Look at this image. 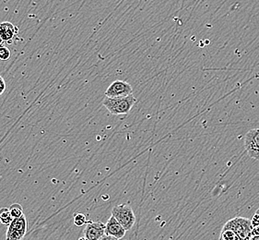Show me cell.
<instances>
[{
    "instance_id": "1",
    "label": "cell",
    "mask_w": 259,
    "mask_h": 240,
    "mask_svg": "<svg viewBox=\"0 0 259 240\" xmlns=\"http://www.w3.org/2000/svg\"><path fill=\"white\" fill-rule=\"evenodd\" d=\"M136 102V97L130 94L126 97H106L102 101V105L113 115L120 116L130 112Z\"/></svg>"
},
{
    "instance_id": "2",
    "label": "cell",
    "mask_w": 259,
    "mask_h": 240,
    "mask_svg": "<svg viewBox=\"0 0 259 240\" xmlns=\"http://www.w3.org/2000/svg\"><path fill=\"white\" fill-rule=\"evenodd\" d=\"M112 215L128 231L131 229L136 223V215L132 208L127 204H120L112 210Z\"/></svg>"
},
{
    "instance_id": "3",
    "label": "cell",
    "mask_w": 259,
    "mask_h": 240,
    "mask_svg": "<svg viewBox=\"0 0 259 240\" xmlns=\"http://www.w3.org/2000/svg\"><path fill=\"white\" fill-rule=\"evenodd\" d=\"M28 230V221L23 214L20 218L13 219L6 233V240H22Z\"/></svg>"
},
{
    "instance_id": "4",
    "label": "cell",
    "mask_w": 259,
    "mask_h": 240,
    "mask_svg": "<svg viewBox=\"0 0 259 240\" xmlns=\"http://www.w3.org/2000/svg\"><path fill=\"white\" fill-rule=\"evenodd\" d=\"M226 226L235 231L243 240H249L252 235L253 225L251 220L244 217H235L225 224Z\"/></svg>"
},
{
    "instance_id": "5",
    "label": "cell",
    "mask_w": 259,
    "mask_h": 240,
    "mask_svg": "<svg viewBox=\"0 0 259 240\" xmlns=\"http://www.w3.org/2000/svg\"><path fill=\"white\" fill-rule=\"evenodd\" d=\"M244 148L251 158L259 160V128L251 129L246 133Z\"/></svg>"
},
{
    "instance_id": "6",
    "label": "cell",
    "mask_w": 259,
    "mask_h": 240,
    "mask_svg": "<svg viewBox=\"0 0 259 240\" xmlns=\"http://www.w3.org/2000/svg\"><path fill=\"white\" fill-rule=\"evenodd\" d=\"M133 94L132 86L125 80H115L111 85L107 88L106 97H126Z\"/></svg>"
},
{
    "instance_id": "7",
    "label": "cell",
    "mask_w": 259,
    "mask_h": 240,
    "mask_svg": "<svg viewBox=\"0 0 259 240\" xmlns=\"http://www.w3.org/2000/svg\"><path fill=\"white\" fill-rule=\"evenodd\" d=\"M84 229V236L89 240H99L106 235V224L101 222H92L87 223Z\"/></svg>"
},
{
    "instance_id": "8",
    "label": "cell",
    "mask_w": 259,
    "mask_h": 240,
    "mask_svg": "<svg viewBox=\"0 0 259 240\" xmlns=\"http://www.w3.org/2000/svg\"><path fill=\"white\" fill-rule=\"evenodd\" d=\"M19 29L16 25L10 22H0V36L4 40L5 43H14L18 36Z\"/></svg>"
},
{
    "instance_id": "9",
    "label": "cell",
    "mask_w": 259,
    "mask_h": 240,
    "mask_svg": "<svg viewBox=\"0 0 259 240\" xmlns=\"http://www.w3.org/2000/svg\"><path fill=\"white\" fill-rule=\"evenodd\" d=\"M126 232L127 230L113 215L108 219L106 224V235H112L117 239H121L126 235Z\"/></svg>"
},
{
    "instance_id": "10",
    "label": "cell",
    "mask_w": 259,
    "mask_h": 240,
    "mask_svg": "<svg viewBox=\"0 0 259 240\" xmlns=\"http://www.w3.org/2000/svg\"><path fill=\"white\" fill-rule=\"evenodd\" d=\"M220 240H243L238 234L233 231L232 228L228 227L226 225L223 226L222 232H221V235H220Z\"/></svg>"
},
{
    "instance_id": "11",
    "label": "cell",
    "mask_w": 259,
    "mask_h": 240,
    "mask_svg": "<svg viewBox=\"0 0 259 240\" xmlns=\"http://www.w3.org/2000/svg\"><path fill=\"white\" fill-rule=\"evenodd\" d=\"M13 221V217L11 214L10 208L0 209V223L5 225H10L11 222Z\"/></svg>"
},
{
    "instance_id": "12",
    "label": "cell",
    "mask_w": 259,
    "mask_h": 240,
    "mask_svg": "<svg viewBox=\"0 0 259 240\" xmlns=\"http://www.w3.org/2000/svg\"><path fill=\"white\" fill-rule=\"evenodd\" d=\"M10 211H11V214L13 219L20 218L24 214H23V208L19 203H14L11 205Z\"/></svg>"
},
{
    "instance_id": "13",
    "label": "cell",
    "mask_w": 259,
    "mask_h": 240,
    "mask_svg": "<svg viewBox=\"0 0 259 240\" xmlns=\"http://www.w3.org/2000/svg\"><path fill=\"white\" fill-rule=\"evenodd\" d=\"M88 222H87V218H86V216H85V214H80V213H78V214H75L74 216H73V224L76 225V226H82V225H84L85 224H87Z\"/></svg>"
},
{
    "instance_id": "14",
    "label": "cell",
    "mask_w": 259,
    "mask_h": 240,
    "mask_svg": "<svg viewBox=\"0 0 259 240\" xmlns=\"http://www.w3.org/2000/svg\"><path fill=\"white\" fill-rule=\"evenodd\" d=\"M11 50L8 47H6L4 45L0 46V60L2 61H8L11 59Z\"/></svg>"
},
{
    "instance_id": "15",
    "label": "cell",
    "mask_w": 259,
    "mask_h": 240,
    "mask_svg": "<svg viewBox=\"0 0 259 240\" xmlns=\"http://www.w3.org/2000/svg\"><path fill=\"white\" fill-rule=\"evenodd\" d=\"M6 91L5 80L3 79L2 76H0V96L2 95Z\"/></svg>"
},
{
    "instance_id": "16",
    "label": "cell",
    "mask_w": 259,
    "mask_h": 240,
    "mask_svg": "<svg viewBox=\"0 0 259 240\" xmlns=\"http://www.w3.org/2000/svg\"><path fill=\"white\" fill-rule=\"evenodd\" d=\"M251 223H252V225H253V227H255V226H259V214H254V217L253 219L251 220Z\"/></svg>"
},
{
    "instance_id": "17",
    "label": "cell",
    "mask_w": 259,
    "mask_h": 240,
    "mask_svg": "<svg viewBox=\"0 0 259 240\" xmlns=\"http://www.w3.org/2000/svg\"><path fill=\"white\" fill-rule=\"evenodd\" d=\"M99 240H118L116 237H114V236H112V235H105L102 237H100Z\"/></svg>"
},
{
    "instance_id": "18",
    "label": "cell",
    "mask_w": 259,
    "mask_h": 240,
    "mask_svg": "<svg viewBox=\"0 0 259 240\" xmlns=\"http://www.w3.org/2000/svg\"><path fill=\"white\" fill-rule=\"evenodd\" d=\"M249 240H259V234L257 235H252Z\"/></svg>"
},
{
    "instance_id": "19",
    "label": "cell",
    "mask_w": 259,
    "mask_h": 240,
    "mask_svg": "<svg viewBox=\"0 0 259 240\" xmlns=\"http://www.w3.org/2000/svg\"><path fill=\"white\" fill-rule=\"evenodd\" d=\"M4 43H5V42H4V40H3V39H2V37L0 36V46H2V45H3Z\"/></svg>"
},
{
    "instance_id": "20",
    "label": "cell",
    "mask_w": 259,
    "mask_h": 240,
    "mask_svg": "<svg viewBox=\"0 0 259 240\" xmlns=\"http://www.w3.org/2000/svg\"><path fill=\"white\" fill-rule=\"evenodd\" d=\"M78 240H89V238H87L86 236H81V237H80Z\"/></svg>"
}]
</instances>
